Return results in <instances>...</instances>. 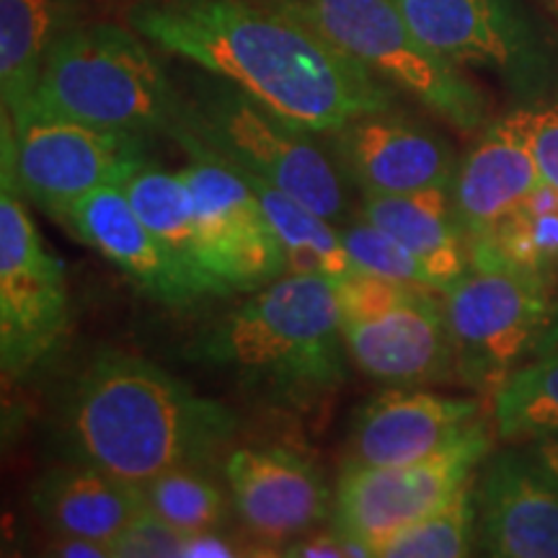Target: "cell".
I'll use <instances>...</instances> for the list:
<instances>
[{
  "label": "cell",
  "mask_w": 558,
  "mask_h": 558,
  "mask_svg": "<svg viewBox=\"0 0 558 558\" xmlns=\"http://www.w3.org/2000/svg\"><path fill=\"white\" fill-rule=\"evenodd\" d=\"M128 21L153 47L316 135L399 107V90L277 0H140Z\"/></svg>",
  "instance_id": "cell-1"
},
{
  "label": "cell",
  "mask_w": 558,
  "mask_h": 558,
  "mask_svg": "<svg viewBox=\"0 0 558 558\" xmlns=\"http://www.w3.org/2000/svg\"><path fill=\"white\" fill-rule=\"evenodd\" d=\"M239 416L199 396L156 362L99 352L60 407V448L68 460L96 465L143 486L177 465H207L233 442Z\"/></svg>",
  "instance_id": "cell-2"
},
{
  "label": "cell",
  "mask_w": 558,
  "mask_h": 558,
  "mask_svg": "<svg viewBox=\"0 0 558 558\" xmlns=\"http://www.w3.org/2000/svg\"><path fill=\"white\" fill-rule=\"evenodd\" d=\"M190 357L233 375L275 407H311L347 380L337 282L320 275H284L207 326Z\"/></svg>",
  "instance_id": "cell-3"
},
{
  "label": "cell",
  "mask_w": 558,
  "mask_h": 558,
  "mask_svg": "<svg viewBox=\"0 0 558 558\" xmlns=\"http://www.w3.org/2000/svg\"><path fill=\"white\" fill-rule=\"evenodd\" d=\"M145 41L117 24L73 26L47 54L32 101L11 120L50 117L140 140L173 137L186 96Z\"/></svg>",
  "instance_id": "cell-4"
},
{
  "label": "cell",
  "mask_w": 558,
  "mask_h": 558,
  "mask_svg": "<svg viewBox=\"0 0 558 558\" xmlns=\"http://www.w3.org/2000/svg\"><path fill=\"white\" fill-rule=\"evenodd\" d=\"M177 135H190L202 148L235 169L256 173L331 222L347 215V177L329 145H320L316 132L262 107L233 83L209 73L194 83Z\"/></svg>",
  "instance_id": "cell-5"
},
{
  "label": "cell",
  "mask_w": 558,
  "mask_h": 558,
  "mask_svg": "<svg viewBox=\"0 0 558 558\" xmlns=\"http://www.w3.org/2000/svg\"><path fill=\"white\" fill-rule=\"evenodd\" d=\"M456 378L497 393L554 337L558 313L548 279L514 269L488 243H471V267L445 292Z\"/></svg>",
  "instance_id": "cell-6"
},
{
  "label": "cell",
  "mask_w": 558,
  "mask_h": 558,
  "mask_svg": "<svg viewBox=\"0 0 558 558\" xmlns=\"http://www.w3.org/2000/svg\"><path fill=\"white\" fill-rule=\"evenodd\" d=\"M388 86L460 132L486 124L488 101L458 65L429 50L393 0H277Z\"/></svg>",
  "instance_id": "cell-7"
},
{
  "label": "cell",
  "mask_w": 558,
  "mask_h": 558,
  "mask_svg": "<svg viewBox=\"0 0 558 558\" xmlns=\"http://www.w3.org/2000/svg\"><path fill=\"white\" fill-rule=\"evenodd\" d=\"M148 163L145 140L88 124L3 111V186L60 220L104 186H122Z\"/></svg>",
  "instance_id": "cell-8"
},
{
  "label": "cell",
  "mask_w": 558,
  "mask_h": 558,
  "mask_svg": "<svg viewBox=\"0 0 558 558\" xmlns=\"http://www.w3.org/2000/svg\"><path fill=\"white\" fill-rule=\"evenodd\" d=\"M416 37L458 68L494 73L518 94L558 83V47L518 0H393Z\"/></svg>",
  "instance_id": "cell-9"
},
{
  "label": "cell",
  "mask_w": 558,
  "mask_h": 558,
  "mask_svg": "<svg viewBox=\"0 0 558 558\" xmlns=\"http://www.w3.org/2000/svg\"><path fill=\"white\" fill-rule=\"evenodd\" d=\"M68 333V282L26 199L0 192V362L24 378L58 352Z\"/></svg>",
  "instance_id": "cell-10"
},
{
  "label": "cell",
  "mask_w": 558,
  "mask_h": 558,
  "mask_svg": "<svg viewBox=\"0 0 558 558\" xmlns=\"http://www.w3.org/2000/svg\"><path fill=\"white\" fill-rule=\"evenodd\" d=\"M492 450L488 424L481 422L435 456L409 465L360 469L347 465L333 492L331 525L375 548L411 522L445 507Z\"/></svg>",
  "instance_id": "cell-11"
},
{
  "label": "cell",
  "mask_w": 558,
  "mask_h": 558,
  "mask_svg": "<svg viewBox=\"0 0 558 558\" xmlns=\"http://www.w3.org/2000/svg\"><path fill=\"white\" fill-rule=\"evenodd\" d=\"M173 140L190 156L179 173L192 192L215 277L230 292H256L288 275L282 243L248 181L190 135Z\"/></svg>",
  "instance_id": "cell-12"
},
{
  "label": "cell",
  "mask_w": 558,
  "mask_h": 558,
  "mask_svg": "<svg viewBox=\"0 0 558 558\" xmlns=\"http://www.w3.org/2000/svg\"><path fill=\"white\" fill-rule=\"evenodd\" d=\"M320 137L362 197L442 190L460 166L448 140L396 109L357 117Z\"/></svg>",
  "instance_id": "cell-13"
},
{
  "label": "cell",
  "mask_w": 558,
  "mask_h": 558,
  "mask_svg": "<svg viewBox=\"0 0 558 558\" xmlns=\"http://www.w3.org/2000/svg\"><path fill=\"white\" fill-rule=\"evenodd\" d=\"M222 473L243 527L259 543L277 546V554L333 512L331 488L316 463L298 450L235 448Z\"/></svg>",
  "instance_id": "cell-14"
},
{
  "label": "cell",
  "mask_w": 558,
  "mask_h": 558,
  "mask_svg": "<svg viewBox=\"0 0 558 558\" xmlns=\"http://www.w3.org/2000/svg\"><path fill=\"white\" fill-rule=\"evenodd\" d=\"M476 533L497 558H558V481L533 452L507 450L481 473Z\"/></svg>",
  "instance_id": "cell-15"
},
{
  "label": "cell",
  "mask_w": 558,
  "mask_h": 558,
  "mask_svg": "<svg viewBox=\"0 0 558 558\" xmlns=\"http://www.w3.org/2000/svg\"><path fill=\"white\" fill-rule=\"evenodd\" d=\"M60 222L166 308L192 311L209 298L158 235L140 220L122 186L90 192L70 207Z\"/></svg>",
  "instance_id": "cell-16"
},
{
  "label": "cell",
  "mask_w": 558,
  "mask_h": 558,
  "mask_svg": "<svg viewBox=\"0 0 558 558\" xmlns=\"http://www.w3.org/2000/svg\"><path fill=\"white\" fill-rule=\"evenodd\" d=\"M442 292L424 290L375 318L349 320V360L388 388H422L456 378L448 311Z\"/></svg>",
  "instance_id": "cell-17"
},
{
  "label": "cell",
  "mask_w": 558,
  "mask_h": 558,
  "mask_svg": "<svg viewBox=\"0 0 558 558\" xmlns=\"http://www.w3.org/2000/svg\"><path fill=\"white\" fill-rule=\"evenodd\" d=\"M481 422L478 399L422 388H390L360 411L349 437L347 465L383 469L435 456Z\"/></svg>",
  "instance_id": "cell-18"
},
{
  "label": "cell",
  "mask_w": 558,
  "mask_h": 558,
  "mask_svg": "<svg viewBox=\"0 0 558 558\" xmlns=\"http://www.w3.org/2000/svg\"><path fill=\"white\" fill-rule=\"evenodd\" d=\"M541 181L522 107L488 124L469 156L460 160L452 181V202L471 243L492 239L499 222L522 205Z\"/></svg>",
  "instance_id": "cell-19"
},
{
  "label": "cell",
  "mask_w": 558,
  "mask_h": 558,
  "mask_svg": "<svg viewBox=\"0 0 558 558\" xmlns=\"http://www.w3.org/2000/svg\"><path fill=\"white\" fill-rule=\"evenodd\" d=\"M32 509L52 535H81L111 548L148 507L140 486L96 465L68 460L34 481Z\"/></svg>",
  "instance_id": "cell-20"
},
{
  "label": "cell",
  "mask_w": 558,
  "mask_h": 558,
  "mask_svg": "<svg viewBox=\"0 0 558 558\" xmlns=\"http://www.w3.org/2000/svg\"><path fill=\"white\" fill-rule=\"evenodd\" d=\"M362 218L399 239L424 264L442 295L471 267V239L458 218L452 186L365 197Z\"/></svg>",
  "instance_id": "cell-21"
},
{
  "label": "cell",
  "mask_w": 558,
  "mask_h": 558,
  "mask_svg": "<svg viewBox=\"0 0 558 558\" xmlns=\"http://www.w3.org/2000/svg\"><path fill=\"white\" fill-rule=\"evenodd\" d=\"M86 0H0V94L19 117L37 90L47 54L81 24Z\"/></svg>",
  "instance_id": "cell-22"
},
{
  "label": "cell",
  "mask_w": 558,
  "mask_h": 558,
  "mask_svg": "<svg viewBox=\"0 0 558 558\" xmlns=\"http://www.w3.org/2000/svg\"><path fill=\"white\" fill-rule=\"evenodd\" d=\"M122 190L140 220L158 235L160 243L181 262V267L207 290L209 298L230 295L228 284L215 277L209 267L192 192L179 171L160 169L148 160L124 181Z\"/></svg>",
  "instance_id": "cell-23"
},
{
  "label": "cell",
  "mask_w": 558,
  "mask_h": 558,
  "mask_svg": "<svg viewBox=\"0 0 558 558\" xmlns=\"http://www.w3.org/2000/svg\"><path fill=\"white\" fill-rule=\"evenodd\" d=\"M235 171L248 181V186L259 197L264 213L282 243L288 275H320L331 282H341L360 271L341 241V230L333 228L329 218L318 215L316 209L303 205L292 194L282 192L256 173Z\"/></svg>",
  "instance_id": "cell-24"
},
{
  "label": "cell",
  "mask_w": 558,
  "mask_h": 558,
  "mask_svg": "<svg viewBox=\"0 0 558 558\" xmlns=\"http://www.w3.org/2000/svg\"><path fill=\"white\" fill-rule=\"evenodd\" d=\"M492 399L494 427L507 442L558 437V347L514 369Z\"/></svg>",
  "instance_id": "cell-25"
},
{
  "label": "cell",
  "mask_w": 558,
  "mask_h": 558,
  "mask_svg": "<svg viewBox=\"0 0 558 558\" xmlns=\"http://www.w3.org/2000/svg\"><path fill=\"white\" fill-rule=\"evenodd\" d=\"M143 488L145 507L179 533L226 530L233 499L205 471V465H177L158 473Z\"/></svg>",
  "instance_id": "cell-26"
},
{
  "label": "cell",
  "mask_w": 558,
  "mask_h": 558,
  "mask_svg": "<svg viewBox=\"0 0 558 558\" xmlns=\"http://www.w3.org/2000/svg\"><path fill=\"white\" fill-rule=\"evenodd\" d=\"M476 243V241H473ZM499 259L527 275L550 279L558 269V190L541 181L533 194L512 209L492 239L481 241Z\"/></svg>",
  "instance_id": "cell-27"
},
{
  "label": "cell",
  "mask_w": 558,
  "mask_h": 558,
  "mask_svg": "<svg viewBox=\"0 0 558 558\" xmlns=\"http://www.w3.org/2000/svg\"><path fill=\"white\" fill-rule=\"evenodd\" d=\"M476 541V497L471 481L448 505L383 541L375 548V558H460L473 554Z\"/></svg>",
  "instance_id": "cell-28"
},
{
  "label": "cell",
  "mask_w": 558,
  "mask_h": 558,
  "mask_svg": "<svg viewBox=\"0 0 558 558\" xmlns=\"http://www.w3.org/2000/svg\"><path fill=\"white\" fill-rule=\"evenodd\" d=\"M341 241L352 256L354 267L360 271H369V275H380L388 279H399V282L418 284V288L435 290L429 271L424 269V264L416 259L411 251L403 246L399 239L375 226L369 220L349 222L341 228Z\"/></svg>",
  "instance_id": "cell-29"
},
{
  "label": "cell",
  "mask_w": 558,
  "mask_h": 558,
  "mask_svg": "<svg viewBox=\"0 0 558 558\" xmlns=\"http://www.w3.org/2000/svg\"><path fill=\"white\" fill-rule=\"evenodd\" d=\"M424 290L429 288H418V284L399 282V279L369 275V271H354L352 277L337 282L341 320L349 324V320L375 318L380 313H388L403 303H409V300H414Z\"/></svg>",
  "instance_id": "cell-30"
},
{
  "label": "cell",
  "mask_w": 558,
  "mask_h": 558,
  "mask_svg": "<svg viewBox=\"0 0 558 558\" xmlns=\"http://www.w3.org/2000/svg\"><path fill=\"white\" fill-rule=\"evenodd\" d=\"M184 533L171 527L150 509L128 525V530L111 543L114 558H181Z\"/></svg>",
  "instance_id": "cell-31"
},
{
  "label": "cell",
  "mask_w": 558,
  "mask_h": 558,
  "mask_svg": "<svg viewBox=\"0 0 558 558\" xmlns=\"http://www.w3.org/2000/svg\"><path fill=\"white\" fill-rule=\"evenodd\" d=\"M522 114L541 179L558 190V101H535L522 107Z\"/></svg>",
  "instance_id": "cell-32"
},
{
  "label": "cell",
  "mask_w": 558,
  "mask_h": 558,
  "mask_svg": "<svg viewBox=\"0 0 558 558\" xmlns=\"http://www.w3.org/2000/svg\"><path fill=\"white\" fill-rule=\"evenodd\" d=\"M277 556L284 558H375L373 548L362 541L349 538L337 527L308 530L279 548Z\"/></svg>",
  "instance_id": "cell-33"
},
{
  "label": "cell",
  "mask_w": 558,
  "mask_h": 558,
  "mask_svg": "<svg viewBox=\"0 0 558 558\" xmlns=\"http://www.w3.org/2000/svg\"><path fill=\"white\" fill-rule=\"evenodd\" d=\"M246 554L248 550H243L241 543L226 538L222 530L190 533L184 535V546H181V558H235Z\"/></svg>",
  "instance_id": "cell-34"
},
{
  "label": "cell",
  "mask_w": 558,
  "mask_h": 558,
  "mask_svg": "<svg viewBox=\"0 0 558 558\" xmlns=\"http://www.w3.org/2000/svg\"><path fill=\"white\" fill-rule=\"evenodd\" d=\"M45 554L60 558H114L107 543L81 538V535H52Z\"/></svg>",
  "instance_id": "cell-35"
},
{
  "label": "cell",
  "mask_w": 558,
  "mask_h": 558,
  "mask_svg": "<svg viewBox=\"0 0 558 558\" xmlns=\"http://www.w3.org/2000/svg\"><path fill=\"white\" fill-rule=\"evenodd\" d=\"M533 456L541 460L546 469L554 473V478L558 481V437H548V439H538L533 448Z\"/></svg>",
  "instance_id": "cell-36"
},
{
  "label": "cell",
  "mask_w": 558,
  "mask_h": 558,
  "mask_svg": "<svg viewBox=\"0 0 558 558\" xmlns=\"http://www.w3.org/2000/svg\"><path fill=\"white\" fill-rule=\"evenodd\" d=\"M543 3H546V9L558 19V0H543Z\"/></svg>",
  "instance_id": "cell-37"
}]
</instances>
